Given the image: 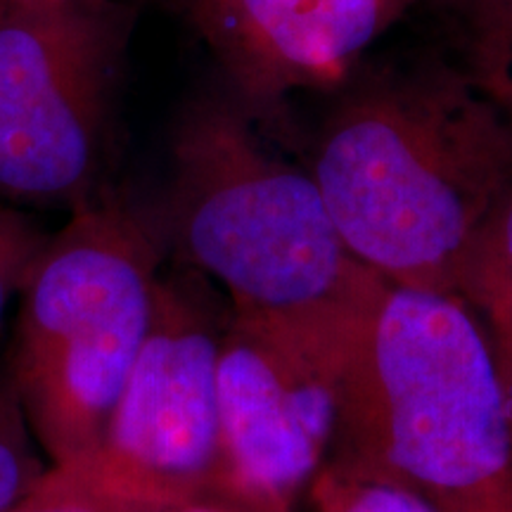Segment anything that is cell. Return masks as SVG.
I'll return each mask as SVG.
<instances>
[{
  "label": "cell",
  "instance_id": "obj_9",
  "mask_svg": "<svg viewBox=\"0 0 512 512\" xmlns=\"http://www.w3.org/2000/svg\"><path fill=\"white\" fill-rule=\"evenodd\" d=\"M456 297L489 323L491 347L512 406V188L479 228L467 252Z\"/></svg>",
  "mask_w": 512,
  "mask_h": 512
},
{
  "label": "cell",
  "instance_id": "obj_12",
  "mask_svg": "<svg viewBox=\"0 0 512 512\" xmlns=\"http://www.w3.org/2000/svg\"><path fill=\"white\" fill-rule=\"evenodd\" d=\"M46 470L8 380H0V512L27 496Z\"/></svg>",
  "mask_w": 512,
  "mask_h": 512
},
{
  "label": "cell",
  "instance_id": "obj_11",
  "mask_svg": "<svg viewBox=\"0 0 512 512\" xmlns=\"http://www.w3.org/2000/svg\"><path fill=\"white\" fill-rule=\"evenodd\" d=\"M309 494L316 512H441L420 491L344 456L320 467Z\"/></svg>",
  "mask_w": 512,
  "mask_h": 512
},
{
  "label": "cell",
  "instance_id": "obj_3",
  "mask_svg": "<svg viewBox=\"0 0 512 512\" xmlns=\"http://www.w3.org/2000/svg\"><path fill=\"white\" fill-rule=\"evenodd\" d=\"M335 437L434 505L512 489V406L463 299L384 285L337 375Z\"/></svg>",
  "mask_w": 512,
  "mask_h": 512
},
{
  "label": "cell",
  "instance_id": "obj_14",
  "mask_svg": "<svg viewBox=\"0 0 512 512\" xmlns=\"http://www.w3.org/2000/svg\"><path fill=\"white\" fill-rule=\"evenodd\" d=\"M8 512H105L79 460L50 465L34 489Z\"/></svg>",
  "mask_w": 512,
  "mask_h": 512
},
{
  "label": "cell",
  "instance_id": "obj_8",
  "mask_svg": "<svg viewBox=\"0 0 512 512\" xmlns=\"http://www.w3.org/2000/svg\"><path fill=\"white\" fill-rule=\"evenodd\" d=\"M418 0H190L245 110L342 81Z\"/></svg>",
  "mask_w": 512,
  "mask_h": 512
},
{
  "label": "cell",
  "instance_id": "obj_7",
  "mask_svg": "<svg viewBox=\"0 0 512 512\" xmlns=\"http://www.w3.org/2000/svg\"><path fill=\"white\" fill-rule=\"evenodd\" d=\"M216 394L214 501L240 512H290L335 437V377L285 339L230 320Z\"/></svg>",
  "mask_w": 512,
  "mask_h": 512
},
{
  "label": "cell",
  "instance_id": "obj_1",
  "mask_svg": "<svg viewBox=\"0 0 512 512\" xmlns=\"http://www.w3.org/2000/svg\"><path fill=\"white\" fill-rule=\"evenodd\" d=\"M164 233L221 285L235 323L302 349L335 382L387 285L339 238L311 171L273 155L230 95L178 114Z\"/></svg>",
  "mask_w": 512,
  "mask_h": 512
},
{
  "label": "cell",
  "instance_id": "obj_6",
  "mask_svg": "<svg viewBox=\"0 0 512 512\" xmlns=\"http://www.w3.org/2000/svg\"><path fill=\"white\" fill-rule=\"evenodd\" d=\"M223 332L183 275H159L150 330L100 446L79 463L105 512H174L214 501Z\"/></svg>",
  "mask_w": 512,
  "mask_h": 512
},
{
  "label": "cell",
  "instance_id": "obj_16",
  "mask_svg": "<svg viewBox=\"0 0 512 512\" xmlns=\"http://www.w3.org/2000/svg\"><path fill=\"white\" fill-rule=\"evenodd\" d=\"M174 512H240V510L230 508V505L216 503V501H202V503L185 505V508H181V510H174Z\"/></svg>",
  "mask_w": 512,
  "mask_h": 512
},
{
  "label": "cell",
  "instance_id": "obj_5",
  "mask_svg": "<svg viewBox=\"0 0 512 512\" xmlns=\"http://www.w3.org/2000/svg\"><path fill=\"white\" fill-rule=\"evenodd\" d=\"M131 15L117 0H0V200L102 190Z\"/></svg>",
  "mask_w": 512,
  "mask_h": 512
},
{
  "label": "cell",
  "instance_id": "obj_4",
  "mask_svg": "<svg viewBox=\"0 0 512 512\" xmlns=\"http://www.w3.org/2000/svg\"><path fill=\"white\" fill-rule=\"evenodd\" d=\"M162 242L110 190L48 235L22 287L8 384L50 465L100 446L147 330Z\"/></svg>",
  "mask_w": 512,
  "mask_h": 512
},
{
  "label": "cell",
  "instance_id": "obj_15",
  "mask_svg": "<svg viewBox=\"0 0 512 512\" xmlns=\"http://www.w3.org/2000/svg\"><path fill=\"white\" fill-rule=\"evenodd\" d=\"M437 508L441 512H512V489L489 498H479V501L441 503Z\"/></svg>",
  "mask_w": 512,
  "mask_h": 512
},
{
  "label": "cell",
  "instance_id": "obj_2",
  "mask_svg": "<svg viewBox=\"0 0 512 512\" xmlns=\"http://www.w3.org/2000/svg\"><path fill=\"white\" fill-rule=\"evenodd\" d=\"M311 176L361 264L456 297L479 228L512 188V136L458 64H422L339 105Z\"/></svg>",
  "mask_w": 512,
  "mask_h": 512
},
{
  "label": "cell",
  "instance_id": "obj_13",
  "mask_svg": "<svg viewBox=\"0 0 512 512\" xmlns=\"http://www.w3.org/2000/svg\"><path fill=\"white\" fill-rule=\"evenodd\" d=\"M48 233L17 209H0V325L10 299L22 292L24 280L34 266Z\"/></svg>",
  "mask_w": 512,
  "mask_h": 512
},
{
  "label": "cell",
  "instance_id": "obj_10",
  "mask_svg": "<svg viewBox=\"0 0 512 512\" xmlns=\"http://www.w3.org/2000/svg\"><path fill=\"white\" fill-rule=\"evenodd\" d=\"M458 67L489 100L512 136V0H448Z\"/></svg>",
  "mask_w": 512,
  "mask_h": 512
}]
</instances>
